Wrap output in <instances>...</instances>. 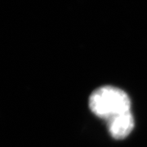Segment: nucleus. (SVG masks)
Masks as SVG:
<instances>
[{
	"instance_id": "f257e3e1",
	"label": "nucleus",
	"mask_w": 147,
	"mask_h": 147,
	"mask_svg": "<svg viewBox=\"0 0 147 147\" xmlns=\"http://www.w3.org/2000/svg\"><path fill=\"white\" fill-rule=\"evenodd\" d=\"M88 105L95 115L105 121L131 111V100L128 95L113 86H103L93 91L90 95Z\"/></svg>"
},
{
	"instance_id": "f03ea898",
	"label": "nucleus",
	"mask_w": 147,
	"mask_h": 147,
	"mask_svg": "<svg viewBox=\"0 0 147 147\" xmlns=\"http://www.w3.org/2000/svg\"><path fill=\"white\" fill-rule=\"evenodd\" d=\"M110 136L116 140L126 138L134 127V118L131 111L115 116L106 121Z\"/></svg>"
}]
</instances>
